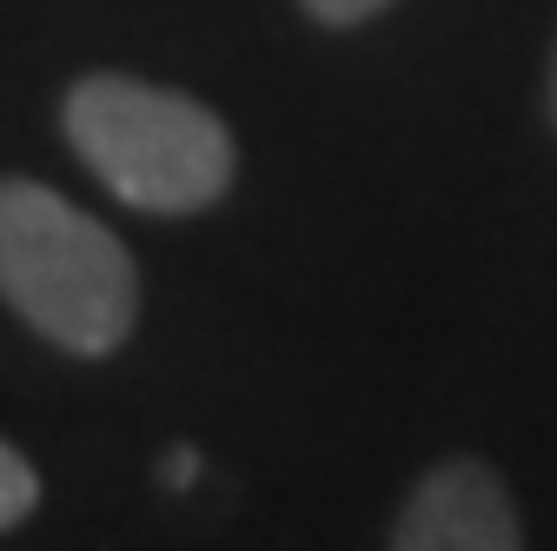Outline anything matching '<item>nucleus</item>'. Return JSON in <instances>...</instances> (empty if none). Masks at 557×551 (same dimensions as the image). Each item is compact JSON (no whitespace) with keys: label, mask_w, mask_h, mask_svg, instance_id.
<instances>
[{"label":"nucleus","mask_w":557,"mask_h":551,"mask_svg":"<svg viewBox=\"0 0 557 551\" xmlns=\"http://www.w3.org/2000/svg\"><path fill=\"white\" fill-rule=\"evenodd\" d=\"M60 133L120 206L166 220L220 206L239 173L233 133L213 107L139 74H81L60 100Z\"/></svg>","instance_id":"nucleus-1"},{"label":"nucleus","mask_w":557,"mask_h":551,"mask_svg":"<svg viewBox=\"0 0 557 551\" xmlns=\"http://www.w3.org/2000/svg\"><path fill=\"white\" fill-rule=\"evenodd\" d=\"M0 299L47 346L107 359L133 339L139 266L74 199L40 180H0Z\"/></svg>","instance_id":"nucleus-2"},{"label":"nucleus","mask_w":557,"mask_h":551,"mask_svg":"<svg viewBox=\"0 0 557 551\" xmlns=\"http://www.w3.org/2000/svg\"><path fill=\"white\" fill-rule=\"evenodd\" d=\"M392 544L398 551H518L524 525L505 478L484 458H445L398 505Z\"/></svg>","instance_id":"nucleus-3"},{"label":"nucleus","mask_w":557,"mask_h":551,"mask_svg":"<svg viewBox=\"0 0 557 551\" xmlns=\"http://www.w3.org/2000/svg\"><path fill=\"white\" fill-rule=\"evenodd\" d=\"M40 505V478H34V465L0 439V531H14L27 512Z\"/></svg>","instance_id":"nucleus-4"},{"label":"nucleus","mask_w":557,"mask_h":551,"mask_svg":"<svg viewBox=\"0 0 557 551\" xmlns=\"http://www.w3.org/2000/svg\"><path fill=\"white\" fill-rule=\"evenodd\" d=\"M299 8H306L319 27H366V21H379L385 8H398V0H299Z\"/></svg>","instance_id":"nucleus-5"},{"label":"nucleus","mask_w":557,"mask_h":551,"mask_svg":"<svg viewBox=\"0 0 557 551\" xmlns=\"http://www.w3.org/2000/svg\"><path fill=\"white\" fill-rule=\"evenodd\" d=\"M193 478H199V452H193V445H173V452H166V486L186 492Z\"/></svg>","instance_id":"nucleus-6"},{"label":"nucleus","mask_w":557,"mask_h":551,"mask_svg":"<svg viewBox=\"0 0 557 551\" xmlns=\"http://www.w3.org/2000/svg\"><path fill=\"white\" fill-rule=\"evenodd\" d=\"M544 107H550V126H557V53H550V87H544Z\"/></svg>","instance_id":"nucleus-7"}]
</instances>
